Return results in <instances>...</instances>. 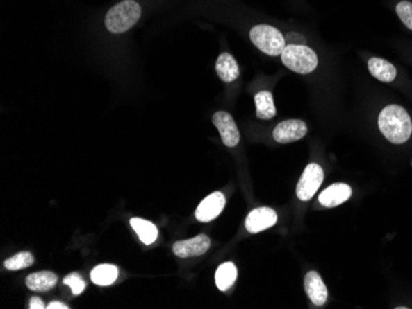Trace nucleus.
I'll use <instances>...</instances> for the list:
<instances>
[{"label":"nucleus","instance_id":"1","mask_svg":"<svg viewBox=\"0 0 412 309\" xmlns=\"http://www.w3.org/2000/svg\"><path fill=\"white\" fill-rule=\"evenodd\" d=\"M378 125L385 139L391 143H405L411 136V118L402 106L389 105L384 107L380 111Z\"/></svg>","mask_w":412,"mask_h":309},{"label":"nucleus","instance_id":"2","mask_svg":"<svg viewBox=\"0 0 412 309\" xmlns=\"http://www.w3.org/2000/svg\"><path fill=\"white\" fill-rule=\"evenodd\" d=\"M141 12V6L135 0L121 1L108 11L105 26L111 33H126L138 24Z\"/></svg>","mask_w":412,"mask_h":309},{"label":"nucleus","instance_id":"3","mask_svg":"<svg viewBox=\"0 0 412 309\" xmlns=\"http://www.w3.org/2000/svg\"><path fill=\"white\" fill-rule=\"evenodd\" d=\"M281 55L283 64L299 74H308L319 66L316 52L306 44H288Z\"/></svg>","mask_w":412,"mask_h":309},{"label":"nucleus","instance_id":"4","mask_svg":"<svg viewBox=\"0 0 412 309\" xmlns=\"http://www.w3.org/2000/svg\"><path fill=\"white\" fill-rule=\"evenodd\" d=\"M249 39L252 44L268 55H281L286 48V39L278 28L270 25H257L251 30Z\"/></svg>","mask_w":412,"mask_h":309},{"label":"nucleus","instance_id":"5","mask_svg":"<svg viewBox=\"0 0 412 309\" xmlns=\"http://www.w3.org/2000/svg\"><path fill=\"white\" fill-rule=\"evenodd\" d=\"M324 169L316 164H308L302 173L300 180L297 182V195L299 200L308 201L313 199V195L319 190L321 184L324 182Z\"/></svg>","mask_w":412,"mask_h":309},{"label":"nucleus","instance_id":"6","mask_svg":"<svg viewBox=\"0 0 412 309\" xmlns=\"http://www.w3.org/2000/svg\"><path fill=\"white\" fill-rule=\"evenodd\" d=\"M308 133V126L302 120H286L277 125L273 131V139L278 143L286 144L304 139Z\"/></svg>","mask_w":412,"mask_h":309},{"label":"nucleus","instance_id":"7","mask_svg":"<svg viewBox=\"0 0 412 309\" xmlns=\"http://www.w3.org/2000/svg\"><path fill=\"white\" fill-rule=\"evenodd\" d=\"M213 123L220 132L222 143L230 148L236 147L240 142V131L231 115L226 111H217L213 116Z\"/></svg>","mask_w":412,"mask_h":309},{"label":"nucleus","instance_id":"8","mask_svg":"<svg viewBox=\"0 0 412 309\" xmlns=\"http://www.w3.org/2000/svg\"><path fill=\"white\" fill-rule=\"evenodd\" d=\"M210 238L205 234H200L188 240H179L173 245V253L178 258L186 259L192 256H200L205 254L210 248Z\"/></svg>","mask_w":412,"mask_h":309},{"label":"nucleus","instance_id":"9","mask_svg":"<svg viewBox=\"0 0 412 309\" xmlns=\"http://www.w3.org/2000/svg\"><path fill=\"white\" fill-rule=\"evenodd\" d=\"M225 204L226 199L224 193L220 191L211 193L199 204L198 209L195 211V218L204 223L213 221L216 217H219L222 210L225 209Z\"/></svg>","mask_w":412,"mask_h":309},{"label":"nucleus","instance_id":"10","mask_svg":"<svg viewBox=\"0 0 412 309\" xmlns=\"http://www.w3.org/2000/svg\"><path fill=\"white\" fill-rule=\"evenodd\" d=\"M278 221V215L273 209L270 207H259L249 212L246 218V229L248 232L256 234V233L263 232L270 227L274 226Z\"/></svg>","mask_w":412,"mask_h":309},{"label":"nucleus","instance_id":"11","mask_svg":"<svg viewBox=\"0 0 412 309\" xmlns=\"http://www.w3.org/2000/svg\"><path fill=\"white\" fill-rule=\"evenodd\" d=\"M351 196H352L351 186L343 182H337L324 188V191L320 193L319 201L324 207L332 209L346 202Z\"/></svg>","mask_w":412,"mask_h":309},{"label":"nucleus","instance_id":"12","mask_svg":"<svg viewBox=\"0 0 412 309\" xmlns=\"http://www.w3.org/2000/svg\"><path fill=\"white\" fill-rule=\"evenodd\" d=\"M304 286H305V291L308 293V299L315 306L322 307L327 302L329 291L316 271H308L305 276Z\"/></svg>","mask_w":412,"mask_h":309},{"label":"nucleus","instance_id":"13","mask_svg":"<svg viewBox=\"0 0 412 309\" xmlns=\"http://www.w3.org/2000/svg\"><path fill=\"white\" fill-rule=\"evenodd\" d=\"M216 73L220 77L221 80L225 83L236 80L240 76V68H238L235 57L227 52L221 53L216 61Z\"/></svg>","mask_w":412,"mask_h":309},{"label":"nucleus","instance_id":"14","mask_svg":"<svg viewBox=\"0 0 412 309\" xmlns=\"http://www.w3.org/2000/svg\"><path fill=\"white\" fill-rule=\"evenodd\" d=\"M368 69L370 74L375 79L383 83H391L396 78V68L390 62L385 61L383 58L373 57L368 62Z\"/></svg>","mask_w":412,"mask_h":309},{"label":"nucleus","instance_id":"15","mask_svg":"<svg viewBox=\"0 0 412 309\" xmlns=\"http://www.w3.org/2000/svg\"><path fill=\"white\" fill-rule=\"evenodd\" d=\"M58 281V277L51 271H40L26 277V286L31 291L46 292L55 288Z\"/></svg>","mask_w":412,"mask_h":309},{"label":"nucleus","instance_id":"16","mask_svg":"<svg viewBox=\"0 0 412 309\" xmlns=\"http://www.w3.org/2000/svg\"><path fill=\"white\" fill-rule=\"evenodd\" d=\"M130 224L133 228V231L138 233L141 242L146 244V245L154 244L157 237H158V229L152 222L135 217V218L130 220Z\"/></svg>","mask_w":412,"mask_h":309},{"label":"nucleus","instance_id":"17","mask_svg":"<svg viewBox=\"0 0 412 309\" xmlns=\"http://www.w3.org/2000/svg\"><path fill=\"white\" fill-rule=\"evenodd\" d=\"M237 279V269L236 266L231 261H227L221 264L216 274H215V282H216V286L220 290V291H227L229 288H232V285L235 283Z\"/></svg>","mask_w":412,"mask_h":309},{"label":"nucleus","instance_id":"18","mask_svg":"<svg viewBox=\"0 0 412 309\" xmlns=\"http://www.w3.org/2000/svg\"><path fill=\"white\" fill-rule=\"evenodd\" d=\"M254 103H256V109H257L256 115L261 120H270L277 115L274 99H273V95L270 91L257 93L254 96Z\"/></svg>","mask_w":412,"mask_h":309},{"label":"nucleus","instance_id":"19","mask_svg":"<svg viewBox=\"0 0 412 309\" xmlns=\"http://www.w3.org/2000/svg\"><path fill=\"white\" fill-rule=\"evenodd\" d=\"M119 276V269L115 265L104 264L94 267L90 272L92 281L98 286H110Z\"/></svg>","mask_w":412,"mask_h":309},{"label":"nucleus","instance_id":"20","mask_svg":"<svg viewBox=\"0 0 412 309\" xmlns=\"http://www.w3.org/2000/svg\"><path fill=\"white\" fill-rule=\"evenodd\" d=\"M33 255L28 251H22L19 254L14 255L13 258L6 260L4 266H6L8 270L17 271L22 270V269H26L28 266H31L33 264Z\"/></svg>","mask_w":412,"mask_h":309},{"label":"nucleus","instance_id":"21","mask_svg":"<svg viewBox=\"0 0 412 309\" xmlns=\"http://www.w3.org/2000/svg\"><path fill=\"white\" fill-rule=\"evenodd\" d=\"M63 283H65V285H68V286L71 288L72 293H73L74 296L81 294V293L85 290V288H87L85 281L83 280L81 275L77 274V272H72L69 275H67V276L63 279Z\"/></svg>","mask_w":412,"mask_h":309},{"label":"nucleus","instance_id":"22","mask_svg":"<svg viewBox=\"0 0 412 309\" xmlns=\"http://www.w3.org/2000/svg\"><path fill=\"white\" fill-rule=\"evenodd\" d=\"M396 12L400 17V20L405 24V26L412 31V3L406 0L400 1L396 6Z\"/></svg>","mask_w":412,"mask_h":309},{"label":"nucleus","instance_id":"23","mask_svg":"<svg viewBox=\"0 0 412 309\" xmlns=\"http://www.w3.org/2000/svg\"><path fill=\"white\" fill-rule=\"evenodd\" d=\"M28 308L30 309H44L47 308L44 306V302L39 299V297H33L30 299V303H28Z\"/></svg>","mask_w":412,"mask_h":309},{"label":"nucleus","instance_id":"24","mask_svg":"<svg viewBox=\"0 0 412 309\" xmlns=\"http://www.w3.org/2000/svg\"><path fill=\"white\" fill-rule=\"evenodd\" d=\"M47 309H69V307L60 302H51L50 304H47Z\"/></svg>","mask_w":412,"mask_h":309}]
</instances>
